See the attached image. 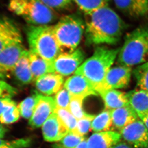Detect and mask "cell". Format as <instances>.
Returning a JSON list of instances; mask_svg holds the SVG:
<instances>
[{
	"mask_svg": "<svg viewBox=\"0 0 148 148\" xmlns=\"http://www.w3.org/2000/svg\"><path fill=\"white\" fill-rule=\"evenodd\" d=\"M86 40L90 45H114L119 41L125 24L108 6L85 14Z\"/></svg>",
	"mask_w": 148,
	"mask_h": 148,
	"instance_id": "cell-1",
	"label": "cell"
},
{
	"mask_svg": "<svg viewBox=\"0 0 148 148\" xmlns=\"http://www.w3.org/2000/svg\"><path fill=\"white\" fill-rule=\"evenodd\" d=\"M119 49L97 47L92 55L84 61L74 74L84 76L98 93L117 57Z\"/></svg>",
	"mask_w": 148,
	"mask_h": 148,
	"instance_id": "cell-2",
	"label": "cell"
},
{
	"mask_svg": "<svg viewBox=\"0 0 148 148\" xmlns=\"http://www.w3.org/2000/svg\"><path fill=\"white\" fill-rule=\"evenodd\" d=\"M120 66L132 67L148 62V26H141L125 35L117 57Z\"/></svg>",
	"mask_w": 148,
	"mask_h": 148,
	"instance_id": "cell-3",
	"label": "cell"
},
{
	"mask_svg": "<svg viewBox=\"0 0 148 148\" xmlns=\"http://www.w3.org/2000/svg\"><path fill=\"white\" fill-rule=\"evenodd\" d=\"M29 50L48 61L53 62L62 53L53 32V26H29L27 30Z\"/></svg>",
	"mask_w": 148,
	"mask_h": 148,
	"instance_id": "cell-4",
	"label": "cell"
},
{
	"mask_svg": "<svg viewBox=\"0 0 148 148\" xmlns=\"http://www.w3.org/2000/svg\"><path fill=\"white\" fill-rule=\"evenodd\" d=\"M8 7L31 26L49 25L57 18L56 11L40 0H10Z\"/></svg>",
	"mask_w": 148,
	"mask_h": 148,
	"instance_id": "cell-5",
	"label": "cell"
},
{
	"mask_svg": "<svg viewBox=\"0 0 148 148\" xmlns=\"http://www.w3.org/2000/svg\"><path fill=\"white\" fill-rule=\"evenodd\" d=\"M53 32L63 52H71L79 45L85 30V24L75 14L64 16L53 26Z\"/></svg>",
	"mask_w": 148,
	"mask_h": 148,
	"instance_id": "cell-6",
	"label": "cell"
},
{
	"mask_svg": "<svg viewBox=\"0 0 148 148\" xmlns=\"http://www.w3.org/2000/svg\"><path fill=\"white\" fill-rule=\"evenodd\" d=\"M84 59V52L79 48L71 52H62L53 61L55 73L63 77L75 74Z\"/></svg>",
	"mask_w": 148,
	"mask_h": 148,
	"instance_id": "cell-7",
	"label": "cell"
},
{
	"mask_svg": "<svg viewBox=\"0 0 148 148\" xmlns=\"http://www.w3.org/2000/svg\"><path fill=\"white\" fill-rule=\"evenodd\" d=\"M124 141L134 148H148V129L140 119L119 132Z\"/></svg>",
	"mask_w": 148,
	"mask_h": 148,
	"instance_id": "cell-8",
	"label": "cell"
},
{
	"mask_svg": "<svg viewBox=\"0 0 148 148\" xmlns=\"http://www.w3.org/2000/svg\"><path fill=\"white\" fill-rule=\"evenodd\" d=\"M56 108L54 97L38 93L36 105L33 115L29 120V125L33 128L42 127L46 120L54 113Z\"/></svg>",
	"mask_w": 148,
	"mask_h": 148,
	"instance_id": "cell-9",
	"label": "cell"
},
{
	"mask_svg": "<svg viewBox=\"0 0 148 148\" xmlns=\"http://www.w3.org/2000/svg\"><path fill=\"white\" fill-rule=\"evenodd\" d=\"M131 67L119 66L111 67L104 79L99 92L109 89H121L127 88L131 79Z\"/></svg>",
	"mask_w": 148,
	"mask_h": 148,
	"instance_id": "cell-10",
	"label": "cell"
},
{
	"mask_svg": "<svg viewBox=\"0 0 148 148\" xmlns=\"http://www.w3.org/2000/svg\"><path fill=\"white\" fill-rule=\"evenodd\" d=\"M21 44H16L0 51V78L9 77L20 57L27 51Z\"/></svg>",
	"mask_w": 148,
	"mask_h": 148,
	"instance_id": "cell-11",
	"label": "cell"
},
{
	"mask_svg": "<svg viewBox=\"0 0 148 148\" xmlns=\"http://www.w3.org/2000/svg\"><path fill=\"white\" fill-rule=\"evenodd\" d=\"M22 40L16 24L7 17H0V51L11 46L21 44Z\"/></svg>",
	"mask_w": 148,
	"mask_h": 148,
	"instance_id": "cell-12",
	"label": "cell"
},
{
	"mask_svg": "<svg viewBox=\"0 0 148 148\" xmlns=\"http://www.w3.org/2000/svg\"><path fill=\"white\" fill-rule=\"evenodd\" d=\"M64 87L70 93L71 96H78L86 98L92 95H97L94 87L84 76L74 74L64 82Z\"/></svg>",
	"mask_w": 148,
	"mask_h": 148,
	"instance_id": "cell-13",
	"label": "cell"
},
{
	"mask_svg": "<svg viewBox=\"0 0 148 148\" xmlns=\"http://www.w3.org/2000/svg\"><path fill=\"white\" fill-rule=\"evenodd\" d=\"M44 140L47 142H59L69 131L55 113L52 114L41 127Z\"/></svg>",
	"mask_w": 148,
	"mask_h": 148,
	"instance_id": "cell-14",
	"label": "cell"
},
{
	"mask_svg": "<svg viewBox=\"0 0 148 148\" xmlns=\"http://www.w3.org/2000/svg\"><path fill=\"white\" fill-rule=\"evenodd\" d=\"M64 85V77L56 73L45 74L35 81L38 91L41 94L49 96L56 94Z\"/></svg>",
	"mask_w": 148,
	"mask_h": 148,
	"instance_id": "cell-15",
	"label": "cell"
},
{
	"mask_svg": "<svg viewBox=\"0 0 148 148\" xmlns=\"http://www.w3.org/2000/svg\"><path fill=\"white\" fill-rule=\"evenodd\" d=\"M112 1L119 10L131 17H143L148 14V0Z\"/></svg>",
	"mask_w": 148,
	"mask_h": 148,
	"instance_id": "cell-16",
	"label": "cell"
},
{
	"mask_svg": "<svg viewBox=\"0 0 148 148\" xmlns=\"http://www.w3.org/2000/svg\"><path fill=\"white\" fill-rule=\"evenodd\" d=\"M120 133L116 131L94 133L87 139L89 148H114L121 141Z\"/></svg>",
	"mask_w": 148,
	"mask_h": 148,
	"instance_id": "cell-17",
	"label": "cell"
},
{
	"mask_svg": "<svg viewBox=\"0 0 148 148\" xmlns=\"http://www.w3.org/2000/svg\"><path fill=\"white\" fill-rule=\"evenodd\" d=\"M113 128L120 132L125 127L140 119L130 104L111 111Z\"/></svg>",
	"mask_w": 148,
	"mask_h": 148,
	"instance_id": "cell-18",
	"label": "cell"
},
{
	"mask_svg": "<svg viewBox=\"0 0 148 148\" xmlns=\"http://www.w3.org/2000/svg\"><path fill=\"white\" fill-rule=\"evenodd\" d=\"M130 106L140 119L148 115V91L138 89L127 94Z\"/></svg>",
	"mask_w": 148,
	"mask_h": 148,
	"instance_id": "cell-19",
	"label": "cell"
},
{
	"mask_svg": "<svg viewBox=\"0 0 148 148\" xmlns=\"http://www.w3.org/2000/svg\"><path fill=\"white\" fill-rule=\"evenodd\" d=\"M103 99L106 110L112 111L129 105L127 94L114 89L103 90L99 92Z\"/></svg>",
	"mask_w": 148,
	"mask_h": 148,
	"instance_id": "cell-20",
	"label": "cell"
},
{
	"mask_svg": "<svg viewBox=\"0 0 148 148\" xmlns=\"http://www.w3.org/2000/svg\"><path fill=\"white\" fill-rule=\"evenodd\" d=\"M29 60L33 81L48 73H55L53 62L44 59L33 51L29 50Z\"/></svg>",
	"mask_w": 148,
	"mask_h": 148,
	"instance_id": "cell-21",
	"label": "cell"
},
{
	"mask_svg": "<svg viewBox=\"0 0 148 148\" xmlns=\"http://www.w3.org/2000/svg\"><path fill=\"white\" fill-rule=\"evenodd\" d=\"M20 112L17 104L11 98H0V123L13 124L20 118Z\"/></svg>",
	"mask_w": 148,
	"mask_h": 148,
	"instance_id": "cell-22",
	"label": "cell"
},
{
	"mask_svg": "<svg viewBox=\"0 0 148 148\" xmlns=\"http://www.w3.org/2000/svg\"><path fill=\"white\" fill-rule=\"evenodd\" d=\"M27 50L16 64L13 74L16 79L23 84H29L33 81V76L30 69Z\"/></svg>",
	"mask_w": 148,
	"mask_h": 148,
	"instance_id": "cell-23",
	"label": "cell"
},
{
	"mask_svg": "<svg viewBox=\"0 0 148 148\" xmlns=\"http://www.w3.org/2000/svg\"><path fill=\"white\" fill-rule=\"evenodd\" d=\"M113 127L111 111L105 110L95 116L92 121L91 130L94 132L111 131Z\"/></svg>",
	"mask_w": 148,
	"mask_h": 148,
	"instance_id": "cell-24",
	"label": "cell"
},
{
	"mask_svg": "<svg viewBox=\"0 0 148 148\" xmlns=\"http://www.w3.org/2000/svg\"><path fill=\"white\" fill-rule=\"evenodd\" d=\"M79 8L85 14H89L93 12L108 6L111 0H73Z\"/></svg>",
	"mask_w": 148,
	"mask_h": 148,
	"instance_id": "cell-25",
	"label": "cell"
},
{
	"mask_svg": "<svg viewBox=\"0 0 148 148\" xmlns=\"http://www.w3.org/2000/svg\"><path fill=\"white\" fill-rule=\"evenodd\" d=\"M132 74L138 88L148 91V62L137 66Z\"/></svg>",
	"mask_w": 148,
	"mask_h": 148,
	"instance_id": "cell-26",
	"label": "cell"
},
{
	"mask_svg": "<svg viewBox=\"0 0 148 148\" xmlns=\"http://www.w3.org/2000/svg\"><path fill=\"white\" fill-rule=\"evenodd\" d=\"M37 94L38 92L26 98L17 105L21 116L26 119L31 118L36 105Z\"/></svg>",
	"mask_w": 148,
	"mask_h": 148,
	"instance_id": "cell-27",
	"label": "cell"
},
{
	"mask_svg": "<svg viewBox=\"0 0 148 148\" xmlns=\"http://www.w3.org/2000/svg\"><path fill=\"white\" fill-rule=\"evenodd\" d=\"M54 113L56 114L64 125L69 132H73L75 130L77 120L68 109L56 108L54 111Z\"/></svg>",
	"mask_w": 148,
	"mask_h": 148,
	"instance_id": "cell-28",
	"label": "cell"
},
{
	"mask_svg": "<svg viewBox=\"0 0 148 148\" xmlns=\"http://www.w3.org/2000/svg\"><path fill=\"white\" fill-rule=\"evenodd\" d=\"M85 99L82 97L71 96L68 110L77 120L82 119L89 114L84 111L83 108V103Z\"/></svg>",
	"mask_w": 148,
	"mask_h": 148,
	"instance_id": "cell-29",
	"label": "cell"
},
{
	"mask_svg": "<svg viewBox=\"0 0 148 148\" xmlns=\"http://www.w3.org/2000/svg\"><path fill=\"white\" fill-rule=\"evenodd\" d=\"M86 138L73 132H69L58 143L64 148H74L77 147Z\"/></svg>",
	"mask_w": 148,
	"mask_h": 148,
	"instance_id": "cell-30",
	"label": "cell"
},
{
	"mask_svg": "<svg viewBox=\"0 0 148 148\" xmlns=\"http://www.w3.org/2000/svg\"><path fill=\"white\" fill-rule=\"evenodd\" d=\"M32 140L29 138L8 140L0 139V148H26L32 145Z\"/></svg>",
	"mask_w": 148,
	"mask_h": 148,
	"instance_id": "cell-31",
	"label": "cell"
},
{
	"mask_svg": "<svg viewBox=\"0 0 148 148\" xmlns=\"http://www.w3.org/2000/svg\"><path fill=\"white\" fill-rule=\"evenodd\" d=\"M95 116V115L89 114L87 116L77 120V127L73 132L84 137L91 129L92 121Z\"/></svg>",
	"mask_w": 148,
	"mask_h": 148,
	"instance_id": "cell-32",
	"label": "cell"
},
{
	"mask_svg": "<svg viewBox=\"0 0 148 148\" xmlns=\"http://www.w3.org/2000/svg\"><path fill=\"white\" fill-rule=\"evenodd\" d=\"M56 108L68 109L71 99V95L64 87H63L54 96Z\"/></svg>",
	"mask_w": 148,
	"mask_h": 148,
	"instance_id": "cell-33",
	"label": "cell"
},
{
	"mask_svg": "<svg viewBox=\"0 0 148 148\" xmlns=\"http://www.w3.org/2000/svg\"><path fill=\"white\" fill-rule=\"evenodd\" d=\"M17 90L10 84L0 78V98H11L16 95Z\"/></svg>",
	"mask_w": 148,
	"mask_h": 148,
	"instance_id": "cell-34",
	"label": "cell"
},
{
	"mask_svg": "<svg viewBox=\"0 0 148 148\" xmlns=\"http://www.w3.org/2000/svg\"><path fill=\"white\" fill-rule=\"evenodd\" d=\"M47 6L53 10L67 8L71 4L72 0H40Z\"/></svg>",
	"mask_w": 148,
	"mask_h": 148,
	"instance_id": "cell-35",
	"label": "cell"
},
{
	"mask_svg": "<svg viewBox=\"0 0 148 148\" xmlns=\"http://www.w3.org/2000/svg\"><path fill=\"white\" fill-rule=\"evenodd\" d=\"M53 148H64L59 145L58 143L54 144V145L53 146ZM74 148H88V143H87V140L85 139L84 141H83L78 145L77 146V147H75Z\"/></svg>",
	"mask_w": 148,
	"mask_h": 148,
	"instance_id": "cell-36",
	"label": "cell"
},
{
	"mask_svg": "<svg viewBox=\"0 0 148 148\" xmlns=\"http://www.w3.org/2000/svg\"><path fill=\"white\" fill-rule=\"evenodd\" d=\"M114 148H134L125 141H120L114 147Z\"/></svg>",
	"mask_w": 148,
	"mask_h": 148,
	"instance_id": "cell-37",
	"label": "cell"
},
{
	"mask_svg": "<svg viewBox=\"0 0 148 148\" xmlns=\"http://www.w3.org/2000/svg\"><path fill=\"white\" fill-rule=\"evenodd\" d=\"M7 132V129L0 123V139L3 138Z\"/></svg>",
	"mask_w": 148,
	"mask_h": 148,
	"instance_id": "cell-38",
	"label": "cell"
},
{
	"mask_svg": "<svg viewBox=\"0 0 148 148\" xmlns=\"http://www.w3.org/2000/svg\"><path fill=\"white\" fill-rule=\"evenodd\" d=\"M141 120L143 121V122L144 123L145 125L146 126L148 129V115L142 119Z\"/></svg>",
	"mask_w": 148,
	"mask_h": 148,
	"instance_id": "cell-39",
	"label": "cell"
}]
</instances>
